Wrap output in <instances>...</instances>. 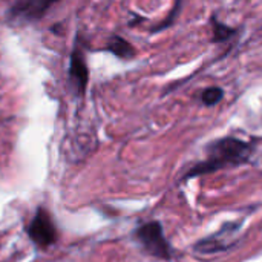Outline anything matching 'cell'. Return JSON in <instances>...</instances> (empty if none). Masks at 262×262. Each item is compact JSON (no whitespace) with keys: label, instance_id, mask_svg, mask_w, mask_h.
Returning a JSON list of instances; mask_svg holds the SVG:
<instances>
[{"label":"cell","instance_id":"3","mask_svg":"<svg viewBox=\"0 0 262 262\" xmlns=\"http://www.w3.org/2000/svg\"><path fill=\"white\" fill-rule=\"evenodd\" d=\"M28 235L31 241L38 247H49L57 241V229L52 223L51 215L45 209L37 210L28 227Z\"/></svg>","mask_w":262,"mask_h":262},{"label":"cell","instance_id":"5","mask_svg":"<svg viewBox=\"0 0 262 262\" xmlns=\"http://www.w3.org/2000/svg\"><path fill=\"white\" fill-rule=\"evenodd\" d=\"M239 226L238 224H226L218 233L201 239L196 243L195 249L200 253H215V252H223L230 247V239L235 238Z\"/></svg>","mask_w":262,"mask_h":262},{"label":"cell","instance_id":"4","mask_svg":"<svg viewBox=\"0 0 262 262\" xmlns=\"http://www.w3.org/2000/svg\"><path fill=\"white\" fill-rule=\"evenodd\" d=\"M57 2L60 0H15L8 14L14 21H34L41 18Z\"/></svg>","mask_w":262,"mask_h":262},{"label":"cell","instance_id":"9","mask_svg":"<svg viewBox=\"0 0 262 262\" xmlns=\"http://www.w3.org/2000/svg\"><path fill=\"white\" fill-rule=\"evenodd\" d=\"M223 97H224V91L221 88H216V86L207 88L201 94V100L206 106H215L216 103H220L223 100Z\"/></svg>","mask_w":262,"mask_h":262},{"label":"cell","instance_id":"10","mask_svg":"<svg viewBox=\"0 0 262 262\" xmlns=\"http://www.w3.org/2000/svg\"><path fill=\"white\" fill-rule=\"evenodd\" d=\"M181 3H183V0H175V6H173V9L170 11V14H169V17L158 26V28H155L154 31H161V29H164V28H167V26H170L172 23H173V20H175V17H177V14L180 12V8H181Z\"/></svg>","mask_w":262,"mask_h":262},{"label":"cell","instance_id":"8","mask_svg":"<svg viewBox=\"0 0 262 262\" xmlns=\"http://www.w3.org/2000/svg\"><path fill=\"white\" fill-rule=\"evenodd\" d=\"M210 21H212V28H213V37H212V41H215V43L226 41L227 38H230V37H233V35L236 34V31H235V29H232V28H229V26L223 25L221 21H218V18H216L215 15L210 18Z\"/></svg>","mask_w":262,"mask_h":262},{"label":"cell","instance_id":"7","mask_svg":"<svg viewBox=\"0 0 262 262\" xmlns=\"http://www.w3.org/2000/svg\"><path fill=\"white\" fill-rule=\"evenodd\" d=\"M107 49L112 54H115L117 57L124 58V60H129V58H132L135 55V51H134L132 45L129 41H126L124 38L118 37V35H114L111 38V41L107 45Z\"/></svg>","mask_w":262,"mask_h":262},{"label":"cell","instance_id":"6","mask_svg":"<svg viewBox=\"0 0 262 262\" xmlns=\"http://www.w3.org/2000/svg\"><path fill=\"white\" fill-rule=\"evenodd\" d=\"M69 75H71V81H72V86H74L75 92L78 95H81L84 92L86 86H88L89 74H88V66L84 63V55L78 48L72 51Z\"/></svg>","mask_w":262,"mask_h":262},{"label":"cell","instance_id":"1","mask_svg":"<svg viewBox=\"0 0 262 262\" xmlns=\"http://www.w3.org/2000/svg\"><path fill=\"white\" fill-rule=\"evenodd\" d=\"M250 154H252V146L243 140L232 138V137L216 140L209 144L206 160L193 166L186 173V178H195L200 175L221 170L229 166L243 164L249 160Z\"/></svg>","mask_w":262,"mask_h":262},{"label":"cell","instance_id":"2","mask_svg":"<svg viewBox=\"0 0 262 262\" xmlns=\"http://www.w3.org/2000/svg\"><path fill=\"white\" fill-rule=\"evenodd\" d=\"M137 239L140 241V244L149 255L160 258V259H170L172 247L167 243L160 223L154 221V223H147L141 226L137 230Z\"/></svg>","mask_w":262,"mask_h":262}]
</instances>
